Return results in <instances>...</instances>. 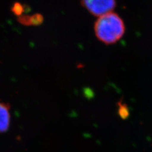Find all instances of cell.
I'll list each match as a JSON object with an SVG mask.
<instances>
[{"mask_svg":"<svg viewBox=\"0 0 152 152\" xmlns=\"http://www.w3.org/2000/svg\"><path fill=\"white\" fill-rule=\"evenodd\" d=\"M94 28L98 39L107 45L115 43L120 40L126 30L122 19L113 12L99 17Z\"/></svg>","mask_w":152,"mask_h":152,"instance_id":"cell-1","label":"cell"},{"mask_svg":"<svg viewBox=\"0 0 152 152\" xmlns=\"http://www.w3.org/2000/svg\"><path fill=\"white\" fill-rule=\"evenodd\" d=\"M10 121L11 114L10 106L6 103L0 102V133L8 130Z\"/></svg>","mask_w":152,"mask_h":152,"instance_id":"cell-3","label":"cell"},{"mask_svg":"<svg viewBox=\"0 0 152 152\" xmlns=\"http://www.w3.org/2000/svg\"><path fill=\"white\" fill-rule=\"evenodd\" d=\"M82 4L90 13L99 17L112 12L116 7V0H82Z\"/></svg>","mask_w":152,"mask_h":152,"instance_id":"cell-2","label":"cell"}]
</instances>
